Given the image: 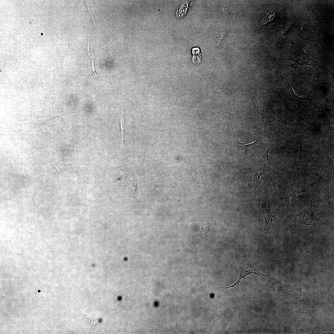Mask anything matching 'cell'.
I'll return each instance as SVG.
<instances>
[{"mask_svg":"<svg viewBox=\"0 0 334 334\" xmlns=\"http://www.w3.org/2000/svg\"><path fill=\"white\" fill-rule=\"evenodd\" d=\"M280 82L282 85V86L287 91L289 92L293 96L294 100L295 105L294 109L293 112V114L296 110L297 107L298 109L303 101L309 99H315L317 97L319 96L318 95L313 96H304L298 93L291 86V84L289 83V86H286L280 80Z\"/></svg>","mask_w":334,"mask_h":334,"instance_id":"obj_6","label":"cell"},{"mask_svg":"<svg viewBox=\"0 0 334 334\" xmlns=\"http://www.w3.org/2000/svg\"><path fill=\"white\" fill-rule=\"evenodd\" d=\"M272 145L266 153L259 160L251 166L254 178V182L256 181L258 185L260 182V177L264 173L268 171L270 168V164L268 158V154Z\"/></svg>","mask_w":334,"mask_h":334,"instance_id":"obj_4","label":"cell"},{"mask_svg":"<svg viewBox=\"0 0 334 334\" xmlns=\"http://www.w3.org/2000/svg\"><path fill=\"white\" fill-rule=\"evenodd\" d=\"M276 176L274 173L273 178L271 180L275 192L276 197L274 203L276 210L278 214L281 216L286 217L291 213L289 207L290 201L298 194L303 193L302 188L300 190L291 192L288 196L283 197L280 196L277 193L276 186Z\"/></svg>","mask_w":334,"mask_h":334,"instance_id":"obj_2","label":"cell"},{"mask_svg":"<svg viewBox=\"0 0 334 334\" xmlns=\"http://www.w3.org/2000/svg\"><path fill=\"white\" fill-rule=\"evenodd\" d=\"M221 6L223 8V13L226 16L228 17L233 18L234 17V15L230 12L229 9L227 8L226 6Z\"/></svg>","mask_w":334,"mask_h":334,"instance_id":"obj_15","label":"cell"},{"mask_svg":"<svg viewBox=\"0 0 334 334\" xmlns=\"http://www.w3.org/2000/svg\"><path fill=\"white\" fill-rule=\"evenodd\" d=\"M228 30L222 28H220L219 29V33L217 36V44L219 45L225 37L229 33Z\"/></svg>","mask_w":334,"mask_h":334,"instance_id":"obj_12","label":"cell"},{"mask_svg":"<svg viewBox=\"0 0 334 334\" xmlns=\"http://www.w3.org/2000/svg\"><path fill=\"white\" fill-rule=\"evenodd\" d=\"M265 104L263 105V110L262 113L259 115L255 123L251 128V129L257 131H266V119L265 118Z\"/></svg>","mask_w":334,"mask_h":334,"instance_id":"obj_8","label":"cell"},{"mask_svg":"<svg viewBox=\"0 0 334 334\" xmlns=\"http://www.w3.org/2000/svg\"><path fill=\"white\" fill-rule=\"evenodd\" d=\"M276 327H279L285 333L287 334L286 331V327L284 326L282 322L281 316L280 314H279L278 317L276 321L273 324V328Z\"/></svg>","mask_w":334,"mask_h":334,"instance_id":"obj_13","label":"cell"},{"mask_svg":"<svg viewBox=\"0 0 334 334\" xmlns=\"http://www.w3.org/2000/svg\"><path fill=\"white\" fill-rule=\"evenodd\" d=\"M276 58L277 60H291L299 65H310L316 69L315 67L316 62L312 60L303 50L298 51L294 50L285 56L276 57Z\"/></svg>","mask_w":334,"mask_h":334,"instance_id":"obj_5","label":"cell"},{"mask_svg":"<svg viewBox=\"0 0 334 334\" xmlns=\"http://www.w3.org/2000/svg\"><path fill=\"white\" fill-rule=\"evenodd\" d=\"M254 44L253 42L250 41H240L237 43V46L240 49H251L252 48Z\"/></svg>","mask_w":334,"mask_h":334,"instance_id":"obj_11","label":"cell"},{"mask_svg":"<svg viewBox=\"0 0 334 334\" xmlns=\"http://www.w3.org/2000/svg\"><path fill=\"white\" fill-rule=\"evenodd\" d=\"M51 161V162L52 164L53 165H54V167L57 170V171L58 172V173L59 174H60V172H61V171L60 170V169H59L58 167H57L56 166V165L54 164Z\"/></svg>","mask_w":334,"mask_h":334,"instance_id":"obj_16","label":"cell"},{"mask_svg":"<svg viewBox=\"0 0 334 334\" xmlns=\"http://www.w3.org/2000/svg\"><path fill=\"white\" fill-rule=\"evenodd\" d=\"M261 137H259L254 142L247 144L240 143L237 140L238 149L236 155L238 159H241L244 154L251 152L261 142Z\"/></svg>","mask_w":334,"mask_h":334,"instance_id":"obj_7","label":"cell"},{"mask_svg":"<svg viewBox=\"0 0 334 334\" xmlns=\"http://www.w3.org/2000/svg\"><path fill=\"white\" fill-rule=\"evenodd\" d=\"M217 315L216 317L215 318L213 317L209 322L206 328L205 329V330H206V332H211L212 325L217 320Z\"/></svg>","mask_w":334,"mask_h":334,"instance_id":"obj_14","label":"cell"},{"mask_svg":"<svg viewBox=\"0 0 334 334\" xmlns=\"http://www.w3.org/2000/svg\"><path fill=\"white\" fill-rule=\"evenodd\" d=\"M334 175H333L332 179L329 187L328 189V191L326 194V196L324 199L325 202H328L334 196Z\"/></svg>","mask_w":334,"mask_h":334,"instance_id":"obj_10","label":"cell"},{"mask_svg":"<svg viewBox=\"0 0 334 334\" xmlns=\"http://www.w3.org/2000/svg\"><path fill=\"white\" fill-rule=\"evenodd\" d=\"M312 199L307 206L297 214L291 213L286 216V221L292 223H298L309 225L315 231L320 230L325 223L320 221L315 215L312 209Z\"/></svg>","mask_w":334,"mask_h":334,"instance_id":"obj_1","label":"cell"},{"mask_svg":"<svg viewBox=\"0 0 334 334\" xmlns=\"http://www.w3.org/2000/svg\"><path fill=\"white\" fill-rule=\"evenodd\" d=\"M260 195L259 217L265 218L266 224L263 230L268 232L270 228L274 227L272 221L274 216L271 214L270 198L265 186L261 190Z\"/></svg>","mask_w":334,"mask_h":334,"instance_id":"obj_3","label":"cell"},{"mask_svg":"<svg viewBox=\"0 0 334 334\" xmlns=\"http://www.w3.org/2000/svg\"><path fill=\"white\" fill-rule=\"evenodd\" d=\"M332 90L329 94L327 96L326 98L322 102V103L319 105H317L316 106H314L308 108L305 111V113L306 114V119L305 121H306L307 119L309 118L311 114L314 111L319 110L324 111V109L323 107V104L325 101L326 100L328 96L332 92Z\"/></svg>","mask_w":334,"mask_h":334,"instance_id":"obj_9","label":"cell"}]
</instances>
